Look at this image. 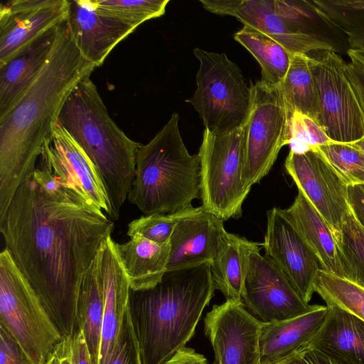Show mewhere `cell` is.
Returning a JSON list of instances; mask_svg holds the SVG:
<instances>
[{
    "instance_id": "6da1fadb",
    "label": "cell",
    "mask_w": 364,
    "mask_h": 364,
    "mask_svg": "<svg viewBox=\"0 0 364 364\" xmlns=\"http://www.w3.org/2000/svg\"><path fill=\"white\" fill-rule=\"evenodd\" d=\"M113 229L103 211L56 199L31 176L0 220L5 248L64 338L77 331L80 286Z\"/></svg>"
},
{
    "instance_id": "7a4b0ae2",
    "label": "cell",
    "mask_w": 364,
    "mask_h": 364,
    "mask_svg": "<svg viewBox=\"0 0 364 364\" xmlns=\"http://www.w3.org/2000/svg\"><path fill=\"white\" fill-rule=\"evenodd\" d=\"M96 68L76 46L67 20L62 23L45 64L0 117V220L18 188L35 170L68 97Z\"/></svg>"
},
{
    "instance_id": "7402d4cb",
    "label": "cell",
    "mask_w": 364,
    "mask_h": 364,
    "mask_svg": "<svg viewBox=\"0 0 364 364\" xmlns=\"http://www.w3.org/2000/svg\"><path fill=\"white\" fill-rule=\"evenodd\" d=\"M282 214L316 256L321 269L345 277L338 245L328 225L298 190L293 203Z\"/></svg>"
},
{
    "instance_id": "d4e9b609",
    "label": "cell",
    "mask_w": 364,
    "mask_h": 364,
    "mask_svg": "<svg viewBox=\"0 0 364 364\" xmlns=\"http://www.w3.org/2000/svg\"><path fill=\"white\" fill-rule=\"evenodd\" d=\"M116 248L132 291L147 289L161 282L167 270L169 242L157 243L134 236L125 243H116Z\"/></svg>"
},
{
    "instance_id": "816d5d0a",
    "label": "cell",
    "mask_w": 364,
    "mask_h": 364,
    "mask_svg": "<svg viewBox=\"0 0 364 364\" xmlns=\"http://www.w3.org/2000/svg\"><path fill=\"white\" fill-rule=\"evenodd\" d=\"M358 186L364 193V184L358 185Z\"/></svg>"
},
{
    "instance_id": "52a82bcc",
    "label": "cell",
    "mask_w": 364,
    "mask_h": 364,
    "mask_svg": "<svg viewBox=\"0 0 364 364\" xmlns=\"http://www.w3.org/2000/svg\"><path fill=\"white\" fill-rule=\"evenodd\" d=\"M199 61L196 90L188 101L203 120L205 129L216 134L242 124L251 104L248 87L239 67L225 53L193 50Z\"/></svg>"
},
{
    "instance_id": "ba28073f",
    "label": "cell",
    "mask_w": 364,
    "mask_h": 364,
    "mask_svg": "<svg viewBox=\"0 0 364 364\" xmlns=\"http://www.w3.org/2000/svg\"><path fill=\"white\" fill-rule=\"evenodd\" d=\"M250 87V107L240 127L242 178L249 190L269 173L280 149L288 144L291 117L280 85L259 81Z\"/></svg>"
},
{
    "instance_id": "4fadbf2b",
    "label": "cell",
    "mask_w": 364,
    "mask_h": 364,
    "mask_svg": "<svg viewBox=\"0 0 364 364\" xmlns=\"http://www.w3.org/2000/svg\"><path fill=\"white\" fill-rule=\"evenodd\" d=\"M49 170L85 205L109 216L110 204L94 165L70 134L57 122L41 153Z\"/></svg>"
},
{
    "instance_id": "f6af8a7d",
    "label": "cell",
    "mask_w": 364,
    "mask_h": 364,
    "mask_svg": "<svg viewBox=\"0 0 364 364\" xmlns=\"http://www.w3.org/2000/svg\"><path fill=\"white\" fill-rule=\"evenodd\" d=\"M298 352L309 364H341L323 353L307 347L301 348Z\"/></svg>"
},
{
    "instance_id": "60d3db41",
    "label": "cell",
    "mask_w": 364,
    "mask_h": 364,
    "mask_svg": "<svg viewBox=\"0 0 364 364\" xmlns=\"http://www.w3.org/2000/svg\"><path fill=\"white\" fill-rule=\"evenodd\" d=\"M200 2L211 13L235 17L244 0H200Z\"/></svg>"
},
{
    "instance_id": "d6a6232c",
    "label": "cell",
    "mask_w": 364,
    "mask_h": 364,
    "mask_svg": "<svg viewBox=\"0 0 364 364\" xmlns=\"http://www.w3.org/2000/svg\"><path fill=\"white\" fill-rule=\"evenodd\" d=\"M348 186L364 184V154L350 144L331 141L316 149Z\"/></svg>"
},
{
    "instance_id": "1f68e13d",
    "label": "cell",
    "mask_w": 364,
    "mask_h": 364,
    "mask_svg": "<svg viewBox=\"0 0 364 364\" xmlns=\"http://www.w3.org/2000/svg\"><path fill=\"white\" fill-rule=\"evenodd\" d=\"M336 242L345 278L364 287V228L355 217L350 206Z\"/></svg>"
},
{
    "instance_id": "f907efd6",
    "label": "cell",
    "mask_w": 364,
    "mask_h": 364,
    "mask_svg": "<svg viewBox=\"0 0 364 364\" xmlns=\"http://www.w3.org/2000/svg\"><path fill=\"white\" fill-rule=\"evenodd\" d=\"M350 144L364 154V137L353 143H350Z\"/></svg>"
},
{
    "instance_id": "484cf974",
    "label": "cell",
    "mask_w": 364,
    "mask_h": 364,
    "mask_svg": "<svg viewBox=\"0 0 364 364\" xmlns=\"http://www.w3.org/2000/svg\"><path fill=\"white\" fill-rule=\"evenodd\" d=\"M103 314V284L97 255L80 286L76 309L77 330L84 333L92 364L99 363Z\"/></svg>"
},
{
    "instance_id": "5bb4252c",
    "label": "cell",
    "mask_w": 364,
    "mask_h": 364,
    "mask_svg": "<svg viewBox=\"0 0 364 364\" xmlns=\"http://www.w3.org/2000/svg\"><path fill=\"white\" fill-rule=\"evenodd\" d=\"M261 323L242 303L213 306L204 318V332L217 364H260Z\"/></svg>"
},
{
    "instance_id": "3957f363",
    "label": "cell",
    "mask_w": 364,
    "mask_h": 364,
    "mask_svg": "<svg viewBox=\"0 0 364 364\" xmlns=\"http://www.w3.org/2000/svg\"><path fill=\"white\" fill-rule=\"evenodd\" d=\"M215 289L205 262L167 270L154 287L131 290L129 317L141 364H165L186 348Z\"/></svg>"
},
{
    "instance_id": "e575fe53",
    "label": "cell",
    "mask_w": 364,
    "mask_h": 364,
    "mask_svg": "<svg viewBox=\"0 0 364 364\" xmlns=\"http://www.w3.org/2000/svg\"><path fill=\"white\" fill-rule=\"evenodd\" d=\"M331 141L316 119L299 112L291 114L288 142L291 151L303 154Z\"/></svg>"
},
{
    "instance_id": "bcb514c9",
    "label": "cell",
    "mask_w": 364,
    "mask_h": 364,
    "mask_svg": "<svg viewBox=\"0 0 364 364\" xmlns=\"http://www.w3.org/2000/svg\"><path fill=\"white\" fill-rule=\"evenodd\" d=\"M350 62L357 66L364 73V48L350 49L347 50Z\"/></svg>"
},
{
    "instance_id": "ac0fdd59",
    "label": "cell",
    "mask_w": 364,
    "mask_h": 364,
    "mask_svg": "<svg viewBox=\"0 0 364 364\" xmlns=\"http://www.w3.org/2000/svg\"><path fill=\"white\" fill-rule=\"evenodd\" d=\"M67 23L84 58L96 67L137 28L105 12L95 0L70 1Z\"/></svg>"
},
{
    "instance_id": "d6986e66",
    "label": "cell",
    "mask_w": 364,
    "mask_h": 364,
    "mask_svg": "<svg viewBox=\"0 0 364 364\" xmlns=\"http://www.w3.org/2000/svg\"><path fill=\"white\" fill-rule=\"evenodd\" d=\"M104 292V314L98 364H105L124 326L128 313L131 288L116 248L109 235L98 253Z\"/></svg>"
},
{
    "instance_id": "f1b7e54d",
    "label": "cell",
    "mask_w": 364,
    "mask_h": 364,
    "mask_svg": "<svg viewBox=\"0 0 364 364\" xmlns=\"http://www.w3.org/2000/svg\"><path fill=\"white\" fill-rule=\"evenodd\" d=\"M306 1L318 18L346 36L349 48H364V0Z\"/></svg>"
},
{
    "instance_id": "8992f818",
    "label": "cell",
    "mask_w": 364,
    "mask_h": 364,
    "mask_svg": "<svg viewBox=\"0 0 364 364\" xmlns=\"http://www.w3.org/2000/svg\"><path fill=\"white\" fill-rule=\"evenodd\" d=\"M0 323L33 364H46L64 340L39 296L9 250L0 254Z\"/></svg>"
},
{
    "instance_id": "9c48e42d",
    "label": "cell",
    "mask_w": 364,
    "mask_h": 364,
    "mask_svg": "<svg viewBox=\"0 0 364 364\" xmlns=\"http://www.w3.org/2000/svg\"><path fill=\"white\" fill-rule=\"evenodd\" d=\"M198 156L202 206L220 219L239 218L250 190L242 182L240 127L227 133L204 130Z\"/></svg>"
},
{
    "instance_id": "c3c4849f",
    "label": "cell",
    "mask_w": 364,
    "mask_h": 364,
    "mask_svg": "<svg viewBox=\"0 0 364 364\" xmlns=\"http://www.w3.org/2000/svg\"><path fill=\"white\" fill-rule=\"evenodd\" d=\"M61 364H71L70 355V338H64L61 343Z\"/></svg>"
},
{
    "instance_id": "836d02e7",
    "label": "cell",
    "mask_w": 364,
    "mask_h": 364,
    "mask_svg": "<svg viewBox=\"0 0 364 364\" xmlns=\"http://www.w3.org/2000/svg\"><path fill=\"white\" fill-rule=\"evenodd\" d=\"M169 0H95L97 6L136 27L165 14Z\"/></svg>"
},
{
    "instance_id": "ee69618b",
    "label": "cell",
    "mask_w": 364,
    "mask_h": 364,
    "mask_svg": "<svg viewBox=\"0 0 364 364\" xmlns=\"http://www.w3.org/2000/svg\"><path fill=\"white\" fill-rule=\"evenodd\" d=\"M165 364H208L206 358L193 349L184 348Z\"/></svg>"
},
{
    "instance_id": "d590c367",
    "label": "cell",
    "mask_w": 364,
    "mask_h": 364,
    "mask_svg": "<svg viewBox=\"0 0 364 364\" xmlns=\"http://www.w3.org/2000/svg\"><path fill=\"white\" fill-rule=\"evenodd\" d=\"M189 208L170 214L141 216L129 223L127 234L131 238L141 236L157 243L168 242L176 223Z\"/></svg>"
},
{
    "instance_id": "30bf717a",
    "label": "cell",
    "mask_w": 364,
    "mask_h": 364,
    "mask_svg": "<svg viewBox=\"0 0 364 364\" xmlns=\"http://www.w3.org/2000/svg\"><path fill=\"white\" fill-rule=\"evenodd\" d=\"M316 53L311 58L318 98L317 121L331 141L353 143L364 137V114L348 75V63L336 50Z\"/></svg>"
},
{
    "instance_id": "74e56055",
    "label": "cell",
    "mask_w": 364,
    "mask_h": 364,
    "mask_svg": "<svg viewBox=\"0 0 364 364\" xmlns=\"http://www.w3.org/2000/svg\"><path fill=\"white\" fill-rule=\"evenodd\" d=\"M31 176L49 196L59 200H73L85 204L46 168L42 166L36 168Z\"/></svg>"
},
{
    "instance_id": "7c38bea8",
    "label": "cell",
    "mask_w": 364,
    "mask_h": 364,
    "mask_svg": "<svg viewBox=\"0 0 364 364\" xmlns=\"http://www.w3.org/2000/svg\"><path fill=\"white\" fill-rule=\"evenodd\" d=\"M284 167L298 190L326 220L336 240L350 210L348 186L317 149L303 154L289 151Z\"/></svg>"
},
{
    "instance_id": "ffe728a7",
    "label": "cell",
    "mask_w": 364,
    "mask_h": 364,
    "mask_svg": "<svg viewBox=\"0 0 364 364\" xmlns=\"http://www.w3.org/2000/svg\"><path fill=\"white\" fill-rule=\"evenodd\" d=\"M304 347L316 350L341 364H364V321L334 306Z\"/></svg>"
},
{
    "instance_id": "8d00e7d4",
    "label": "cell",
    "mask_w": 364,
    "mask_h": 364,
    "mask_svg": "<svg viewBox=\"0 0 364 364\" xmlns=\"http://www.w3.org/2000/svg\"><path fill=\"white\" fill-rule=\"evenodd\" d=\"M105 364H141L129 310L124 326Z\"/></svg>"
},
{
    "instance_id": "9a60e30c",
    "label": "cell",
    "mask_w": 364,
    "mask_h": 364,
    "mask_svg": "<svg viewBox=\"0 0 364 364\" xmlns=\"http://www.w3.org/2000/svg\"><path fill=\"white\" fill-rule=\"evenodd\" d=\"M267 224L263 247L292 287L307 304L311 301L319 262L304 240L284 218L280 208L267 214Z\"/></svg>"
},
{
    "instance_id": "8fae6325",
    "label": "cell",
    "mask_w": 364,
    "mask_h": 364,
    "mask_svg": "<svg viewBox=\"0 0 364 364\" xmlns=\"http://www.w3.org/2000/svg\"><path fill=\"white\" fill-rule=\"evenodd\" d=\"M242 304L263 323L294 318L318 304L306 303L274 261L259 252V244L244 237Z\"/></svg>"
},
{
    "instance_id": "681fc988",
    "label": "cell",
    "mask_w": 364,
    "mask_h": 364,
    "mask_svg": "<svg viewBox=\"0 0 364 364\" xmlns=\"http://www.w3.org/2000/svg\"><path fill=\"white\" fill-rule=\"evenodd\" d=\"M62 353H61V344L54 351V353L50 356L46 364H61Z\"/></svg>"
},
{
    "instance_id": "4316f807",
    "label": "cell",
    "mask_w": 364,
    "mask_h": 364,
    "mask_svg": "<svg viewBox=\"0 0 364 364\" xmlns=\"http://www.w3.org/2000/svg\"><path fill=\"white\" fill-rule=\"evenodd\" d=\"M236 41L244 46L257 60L261 67V82L280 85L289 70L292 55L280 43L250 26L234 34Z\"/></svg>"
},
{
    "instance_id": "f35d334b",
    "label": "cell",
    "mask_w": 364,
    "mask_h": 364,
    "mask_svg": "<svg viewBox=\"0 0 364 364\" xmlns=\"http://www.w3.org/2000/svg\"><path fill=\"white\" fill-rule=\"evenodd\" d=\"M0 364H33L18 342L1 323Z\"/></svg>"
},
{
    "instance_id": "e0dca14e",
    "label": "cell",
    "mask_w": 364,
    "mask_h": 364,
    "mask_svg": "<svg viewBox=\"0 0 364 364\" xmlns=\"http://www.w3.org/2000/svg\"><path fill=\"white\" fill-rule=\"evenodd\" d=\"M227 233L223 220L202 205L190 208L178 221L171 236L167 270L211 263Z\"/></svg>"
},
{
    "instance_id": "277c9868",
    "label": "cell",
    "mask_w": 364,
    "mask_h": 364,
    "mask_svg": "<svg viewBox=\"0 0 364 364\" xmlns=\"http://www.w3.org/2000/svg\"><path fill=\"white\" fill-rule=\"evenodd\" d=\"M90 75L73 89L58 123L94 165L110 204L109 218L117 220L135 177L141 144L129 138L112 119Z\"/></svg>"
},
{
    "instance_id": "4dcf8cb0",
    "label": "cell",
    "mask_w": 364,
    "mask_h": 364,
    "mask_svg": "<svg viewBox=\"0 0 364 364\" xmlns=\"http://www.w3.org/2000/svg\"><path fill=\"white\" fill-rule=\"evenodd\" d=\"M314 291L326 306L340 308L364 321V287L347 278L318 272Z\"/></svg>"
},
{
    "instance_id": "2e32d148",
    "label": "cell",
    "mask_w": 364,
    "mask_h": 364,
    "mask_svg": "<svg viewBox=\"0 0 364 364\" xmlns=\"http://www.w3.org/2000/svg\"><path fill=\"white\" fill-rule=\"evenodd\" d=\"M68 0H11L0 5V66L67 20Z\"/></svg>"
},
{
    "instance_id": "f546056e",
    "label": "cell",
    "mask_w": 364,
    "mask_h": 364,
    "mask_svg": "<svg viewBox=\"0 0 364 364\" xmlns=\"http://www.w3.org/2000/svg\"><path fill=\"white\" fill-rule=\"evenodd\" d=\"M244 237L228 232L217 257L210 263L216 289L228 301L242 303L244 265L242 245Z\"/></svg>"
},
{
    "instance_id": "83f0119b",
    "label": "cell",
    "mask_w": 364,
    "mask_h": 364,
    "mask_svg": "<svg viewBox=\"0 0 364 364\" xmlns=\"http://www.w3.org/2000/svg\"><path fill=\"white\" fill-rule=\"evenodd\" d=\"M280 86L291 114L299 112L318 119V98L311 56L306 54L293 55Z\"/></svg>"
},
{
    "instance_id": "cb8c5ba5",
    "label": "cell",
    "mask_w": 364,
    "mask_h": 364,
    "mask_svg": "<svg viewBox=\"0 0 364 364\" xmlns=\"http://www.w3.org/2000/svg\"><path fill=\"white\" fill-rule=\"evenodd\" d=\"M58 26L37 38L0 66V117L14 105L45 64Z\"/></svg>"
},
{
    "instance_id": "5b68a950",
    "label": "cell",
    "mask_w": 364,
    "mask_h": 364,
    "mask_svg": "<svg viewBox=\"0 0 364 364\" xmlns=\"http://www.w3.org/2000/svg\"><path fill=\"white\" fill-rule=\"evenodd\" d=\"M173 113L162 129L138 149L130 203L145 214H170L192 207L200 195L198 154L188 151Z\"/></svg>"
},
{
    "instance_id": "ab89813d",
    "label": "cell",
    "mask_w": 364,
    "mask_h": 364,
    "mask_svg": "<svg viewBox=\"0 0 364 364\" xmlns=\"http://www.w3.org/2000/svg\"><path fill=\"white\" fill-rule=\"evenodd\" d=\"M70 355L71 364H92L84 333L80 329L70 338Z\"/></svg>"
},
{
    "instance_id": "b9f144b4",
    "label": "cell",
    "mask_w": 364,
    "mask_h": 364,
    "mask_svg": "<svg viewBox=\"0 0 364 364\" xmlns=\"http://www.w3.org/2000/svg\"><path fill=\"white\" fill-rule=\"evenodd\" d=\"M348 201L351 210L363 228H364V193L358 186H348Z\"/></svg>"
},
{
    "instance_id": "603a6c76",
    "label": "cell",
    "mask_w": 364,
    "mask_h": 364,
    "mask_svg": "<svg viewBox=\"0 0 364 364\" xmlns=\"http://www.w3.org/2000/svg\"><path fill=\"white\" fill-rule=\"evenodd\" d=\"M244 26H250L271 37L292 55L322 50H336L318 34L296 33L275 14L274 0H244L235 16Z\"/></svg>"
},
{
    "instance_id": "44dd1931",
    "label": "cell",
    "mask_w": 364,
    "mask_h": 364,
    "mask_svg": "<svg viewBox=\"0 0 364 364\" xmlns=\"http://www.w3.org/2000/svg\"><path fill=\"white\" fill-rule=\"evenodd\" d=\"M327 306L289 319L261 323L259 335L260 364H273L305 346L322 326Z\"/></svg>"
},
{
    "instance_id": "7dc6e473",
    "label": "cell",
    "mask_w": 364,
    "mask_h": 364,
    "mask_svg": "<svg viewBox=\"0 0 364 364\" xmlns=\"http://www.w3.org/2000/svg\"><path fill=\"white\" fill-rule=\"evenodd\" d=\"M273 364H309L299 352H295L291 355Z\"/></svg>"
},
{
    "instance_id": "7bdbcfd3",
    "label": "cell",
    "mask_w": 364,
    "mask_h": 364,
    "mask_svg": "<svg viewBox=\"0 0 364 364\" xmlns=\"http://www.w3.org/2000/svg\"><path fill=\"white\" fill-rule=\"evenodd\" d=\"M347 73L364 114V73L351 62L348 63Z\"/></svg>"
},
{
    "instance_id": "f5cc1de1",
    "label": "cell",
    "mask_w": 364,
    "mask_h": 364,
    "mask_svg": "<svg viewBox=\"0 0 364 364\" xmlns=\"http://www.w3.org/2000/svg\"><path fill=\"white\" fill-rule=\"evenodd\" d=\"M212 364H217V362L215 360Z\"/></svg>"
}]
</instances>
